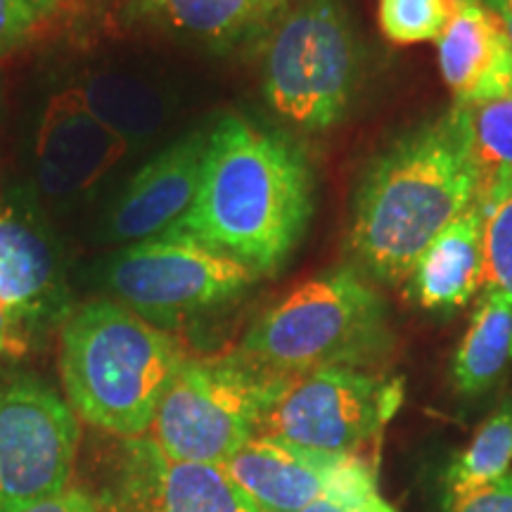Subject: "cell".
I'll list each match as a JSON object with an SVG mask.
<instances>
[{"mask_svg":"<svg viewBox=\"0 0 512 512\" xmlns=\"http://www.w3.org/2000/svg\"><path fill=\"white\" fill-rule=\"evenodd\" d=\"M316 211V174L297 140L226 114L209 128L200 188L166 238L200 242L264 278L283 268Z\"/></svg>","mask_w":512,"mask_h":512,"instance_id":"cell-1","label":"cell"},{"mask_svg":"<svg viewBox=\"0 0 512 512\" xmlns=\"http://www.w3.org/2000/svg\"><path fill=\"white\" fill-rule=\"evenodd\" d=\"M482 185L456 105L408 128L358 178L347 240L351 266L373 283L403 285L427 245L479 200Z\"/></svg>","mask_w":512,"mask_h":512,"instance_id":"cell-2","label":"cell"},{"mask_svg":"<svg viewBox=\"0 0 512 512\" xmlns=\"http://www.w3.org/2000/svg\"><path fill=\"white\" fill-rule=\"evenodd\" d=\"M185 361V349L169 330L112 299L81 304L60 328L64 399L88 425L121 439L150 432Z\"/></svg>","mask_w":512,"mask_h":512,"instance_id":"cell-3","label":"cell"},{"mask_svg":"<svg viewBox=\"0 0 512 512\" xmlns=\"http://www.w3.org/2000/svg\"><path fill=\"white\" fill-rule=\"evenodd\" d=\"M392 349L387 302L373 280L344 264L313 275L261 313L238 354L290 377L316 368L373 370Z\"/></svg>","mask_w":512,"mask_h":512,"instance_id":"cell-4","label":"cell"},{"mask_svg":"<svg viewBox=\"0 0 512 512\" xmlns=\"http://www.w3.org/2000/svg\"><path fill=\"white\" fill-rule=\"evenodd\" d=\"M261 46L264 98L285 124L316 136L347 119L363 74L347 0H297Z\"/></svg>","mask_w":512,"mask_h":512,"instance_id":"cell-5","label":"cell"},{"mask_svg":"<svg viewBox=\"0 0 512 512\" xmlns=\"http://www.w3.org/2000/svg\"><path fill=\"white\" fill-rule=\"evenodd\" d=\"M285 380L238 351L188 358L166 389L147 439L171 460L223 465L259 434Z\"/></svg>","mask_w":512,"mask_h":512,"instance_id":"cell-6","label":"cell"},{"mask_svg":"<svg viewBox=\"0 0 512 512\" xmlns=\"http://www.w3.org/2000/svg\"><path fill=\"white\" fill-rule=\"evenodd\" d=\"M256 280L259 275L240 261L166 235L121 247L100 268V283L114 302L162 330L221 309Z\"/></svg>","mask_w":512,"mask_h":512,"instance_id":"cell-7","label":"cell"},{"mask_svg":"<svg viewBox=\"0 0 512 512\" xmlns=\"http://www.w3.org/2000/svg\"><path fill=\"white\" fill-rule=\"evenodd\" d=\"M401 403V377L358 368H316L287 377L256 437L283 439L330 456L361 453L377 444Z\"/></svg>","mask_w":512,"mask_h":512,"instance_id":"cell-8","label":"cell"},{"mask_svg":"<svg viewBox=\"0 0 512 512\" xmlns=\"http://www.w3.org/2000/svg\"><path fill=\"white\" fill-rule=\"evenodd\" d=\"M79 439V415L53 384L31 373L0 382V512L62 494Z\"/></svg>","mask_w":512,"mask_h":512,"instance_id":"cell-9","label":"cell"},{"mask_svg":"<svg viewBox=\"0 0 512 512\" xmlns=\"http://www.w3.org/2000/svg\"><path fill=\"white\" fill-rule=\"evenodd\" d=\"M0 299L27 347L74 311L53 230L19 202H0Z\"/></svg>","mask_w":512,"mask_h":512,"instance_id":"cell-10","label":"cell"},{"mask_svg":"<svg viewBox=\"0 0 512 512\" xmlns=\"http://www.w3.org/2000/svg\"><path fill=\"white\" fill-rule=\"evenodd\" d=\"M207 140L209 131L185 133L147 159L107 207L100 242L128 247L169 233L195 202Z\"/></svg>","mask_w":512,"mask_h":512,"instance_id":"cell-11","label":"cell"},{"mask_svg":"<svg viewBox=\"0 0 512 512\" xmlns=\"http://www.w3.org/2000/svg\"><path fill=\"white\" fill-rule=\"evenodd\" d=\"M117 512H259L221 465L181 463L126 439Z\"/></svg>","mask_w":512,"mask_h":512,"instance_id":"cell-12","label":"cell"},{"mask_svg":"<svg viewBox=\"0 0 512 512\" xmlns=\"http://www.w3.org/2000/svg\"><path fill=\"white\" fill-rule=\"evenodd\" d=\"M124 140L100 124L76 88L48 102L36 133V183L50 200L93 188L126 152Z\"/></svg>","mask_w":512,"mask_h":512,"instance_id":"cell-13","label":"cell"},{"mask_svg":"<svg viewBox=\"0 0 512 512\" xmlns=\"http://www.w3.org/2000/svg\"><path fill=\"white\" fill-rule=\"evenodd\" d=\"M290 0H126L131 27L157 31L214 55L261 46Z\"/></svg>","mask_w":512,"mask_h":512,"instance_id":"cell-14","label":"cell"},{"mask_svg":"<svg viewBox=\"0 0 512 512\" xmlns=\"http://www.w3.org/2000/svg\"><path fill=\"white\" fill-rule=\"evenodd\" d=\"M439 69L458 107L512 95V41L482 0L453 10L437 38Z\"/></svg>","mask_w":512,"mask_h":512,"instance_id":"cell-15","label":"cell"},{"mask_svg":"<svg viewBox=\"0 0 512 512\" xmlns=\"http://www.w3.org/2000/svg\"><path fill=\"white\" fill-rule=\"evenodd\" d=\"M337 456L273 437H254L221 467L259 512H304L325 496Z\"/></svg>","mask_w":512,"mask_h":512,"instance_id":"cell-16","label":"cell"},{"mask_svg":"<svg viewBox=\"0 0 512 512\" xmlns=\"http://www.w3.org/2000/svg\"><path fill=\"white\" fill-rule=\"evenodd\" d=\"M484 287V211L479 200L427 245L403 280L415 306L434 313L463 309Z\"/></svg>","mask_w":512,"mask_h":512,"instance_id":"cell-17","label":"cell"},{"mask_svg":"<svg viewBox=\"0 0 512 512\" xmlns=\"http://www.w3.org/2000/svg\"><path fill=\"white\" fill-rule=\"evenodd\" d=\"M512 366V297L482 287L477 306L451 361V382L460 396L489 392Z\"/></svg>","mask_w":512,"mask_h":512,"instance_id":"cell-18","label":"cell"},{"mask_svg":"<svg viewBox=\"0 0 512 512\" xmlns=\"http://www.w3.org/2000/svg\"><path fill=\"white\" fill-rule=\"evenodd\" d=\"M76 91L93 117L128 147L155 138L171 114L169 98L157 86L117 69L86 74Z\"/></svg>","mask_w":512,"mask_h":512,"instance_id":"cell-19","label":"cell"},{"mask_svg":"<svg viewBox=\"0 0 512 512\" xmlns=\"http://www.w3.org/2000/svg\"><path fill=\"white\" fill-rule=\"evenodd\" d=\"M512 467V396L477 427L463 451L446 472L448 494H463L510 475Z\"/></svg>","mask_w":512,"mask_h":512,"instance_id":"cell-20","label":"cell"},{"mask_svg":"<svg viewBox=\"0 0 512 512\" xmlns=\"http://www.w3.org/2000/svg\"><path fill=\"white\" fill-rule=\"evenodd\" d=\"M484 211V287L512 297V171L501 169L482 185Z\"/></svg>","mask_w":512,"mask_h":512,"instance_id":"cell-21","label":"cell"},{"mask_svg":"<svg viewBox=\"0 0 512 512\" xmlns=\"http://www.w3.org/2000/svg\"><path fill=\"white\" fill-rule=\"evenodd\" d=\"M458 107V105H456ZM484 181L501 169L512 171V95L475 107H458Z\"/></svg>","mask_w":512,"mask_h":512,"instance_id":"cell-22","label":"cell"},{"mask_svg":"<svg viewBox=\"0 0 512 512\" xmlns=\"http://www.w3.org/2000/svg\"><path fill=\"white\" fill-rule=\"evenodd\" d=\"M451 0H380L377 22L396 46L437 41L453 15Z\"/></svg>","mask_w":512,"mask_h":512,"instance_id":"cell-23","label":"cell"},{"mask_svg":"<svg viewBox=\"0 0 512 512\" xmlns=\"http://www.w3.org/2000/svg\"><path fill=\"white\" fill-rule=\"evenodd\" d=\"M377 494V463L375 458L361 453H342L330 465L325 477V496L330 503L347 512L356 510Z\"/></svg>","mask_w":512,"mask_h":512,"instance_id":"cell-24","label":"cell"},{"mask_svg":"<svg viewBox=\"0 0 512 512\" xmlns=\"http://www.w3.org/2000/svg\"><path fill=\"white\" fill-rule=\"evenodd\" d=\"M446 512H512V472L463 494H446Z\"/></svg>","mask_w":512,"mask_h":512,"instance_id":"cell-25","label":"cell"},{"mask_svg":"<svg viewBox=\"0 0 512 512\" xmlns=\"http://www.w3.org/2000/svg\"><path fill=\"white\" fill-rule=\"evenodd\" d=\"M38 22L27 0H0V57L22 48Z\"/></svg>","mask_w":512,"mask_h":512,"instance_id":"cell-26","label":"cell"},{"mask_svg":"<svg viewBox=\"0 0 512 512\" xmlns=\"http://www.w3.org/2000/svg\"><path fill=\"white\" fill-rule=\"evenodd\" d=\"M22 512H100V503L83 489H64L48 501H41Z\"/></svg>","mask_w":512,"mask_h":512,"instance_id":"cell-27","label":"cell"},{"mask_svg":"<svg viewBox=\"0 0 512 512\" xmlns=\"http://www.w3.org/2000/svg\"><path fill=\"white\" fill-rule=\"evenodd\" d=\"M27 342L19 337V332L12 323L8 309H5L3 299H0V358L5 356H22L27 351Z\"/></svg>","mask_w":512,"mask_h":512,"instance_id":"cell-28","label":"cell"},{"mask_svg":"<svg viewBox=\"0 0 512 512\" xmlns=\"http://www.w3.org/2000/svg\"><path fill=\"white\" fill-rule=\"evenodd\" d=\"M482 3L486 10L494 12V17L501 22L505 34L512 41V0H482Z\"/></svg>","mask_w":512,"mask_h":512,"instance_id":"cell-29","label":"cell"},{"mask_svg":"<svg viewBox=\"0 0 512 512\" xmlns=\"http://www.w3.org/2000/svg\"><path fill=\"white\" fill-rule=\"evenodd\" d=\"M27 3L31 5V10L36 12L38 19H46L50 15H55V10L60 8L62 0H27Z\"/></svg>","mask_w":512,"mask_h":512,"instance_id":"cell-30","label":"cell"},{"mask_svg":"<svg viewBox=\"0 0 512 512\" xmlns=\"http://www.w3.org/2000/svg\"><path fill=\"white\" fill-rule=\"evenodd\" d=\"M351 512H396V510L387 501H384V498L375 494V496H370L366 503H361L356 510H351Z\"/></svg>","mask_w":512,"mask_h":512,"instance_id":"cell-31","label":"cell"},{"mask_svg":"<svg viewBox=\"0 0 512 512\" xmlns=\"http://www.w3.org/2000/svg\"><path fill=\"white\" fill-rule=\"evenodd\" d=\"M304 512H347V510L339 508V505H335V503H330L328 498H320V501L309 505Z\"/></svg>","mask_w":512,"mask_h":512,"instance_id":"cell-32","label":"cell"},{"mask_svg":"<svg viewBox=\"0 0 512 512\" xmlns=\"http://www.w3.org/2000/svg\"><path fill=\"white\" fill-rule=\"evenodd\" d=\"M467 3H477V0H451L453 8H460V5H467Z\"/></svg>","mask_w":512,"mask_h":512,"instance_id":"cell-33","label":"cell"}]
</instances>
